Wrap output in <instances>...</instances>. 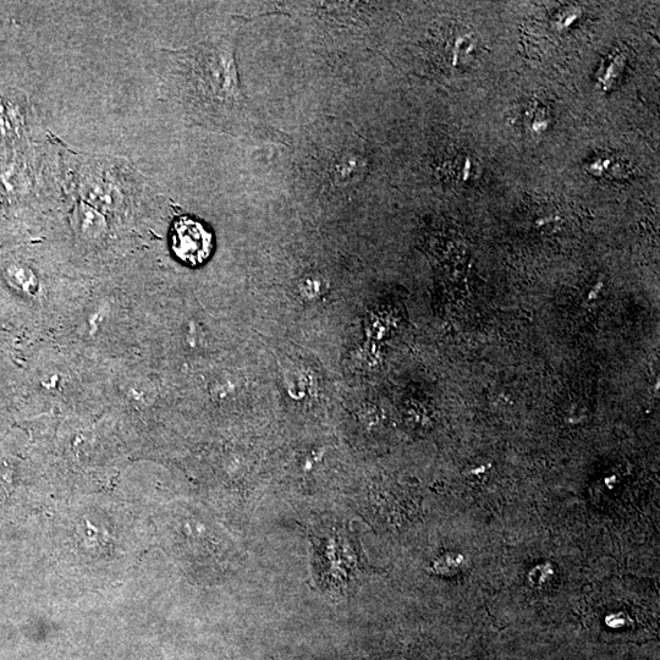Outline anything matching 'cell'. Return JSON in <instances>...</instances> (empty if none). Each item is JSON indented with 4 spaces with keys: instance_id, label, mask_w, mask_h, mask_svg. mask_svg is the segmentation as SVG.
I'll use <instances>...</instances> for the list:
<instances>
[{
    "instance_id": "6da1fadb",
    "label": "cell",
    "mask_w": 660,
    "mask_h": 660,
    "mask_svg": "<svg viewBox=\"0 0 660 660\" xmlns=\"http://www.w3.org/2000/svg\"><path fill=\"white\" fill-rule=\"evenodd\" d=\"M236 33L231 27L189 47L163 49L165 95L191 123L222 134L241 132L253 120L239 81Z\"/></svg>"
},
{
    "instance_id": "7a4b0ae2",
    "label": "cell",
    "mask_w": 660,
    "mask_h": 660,
    "mask_svg": "<svg viewBox=\"0 0 660 660\" xmlns=\"http://www.w3.org/2000/svg\"><path fill=\"white\" fill-rule=\"evenodd\" d=\"M117 168L103 159L85 161L76 176L77 192L82 202L97 211L108 214L119 211L125 205V189Z\"/></svg>"
},
{
    "instance_id": "3957f363",
    "label": "cell",
    "mask_w": 660,
    "mask_h": 660,
    "mask_svg": "<svg viewBox=\"0 0 660 660\" xmlns=\"http://www.w3.org/2000/svg\"><path fill=\"white\" fill-rule=\"evenodd\" d=\"M170 246L176 258L189 267H198L211 257L212 231L191 217H181L173 225Z\"/></svg>"
},
{
    "instance_id": "277c9868",
    "label": "cell",
    "mask_w": 660,
    "mask_h": 660,
    "mask_svg": "<svg viewBox=\"0 0 660 660\" xmlns=\"http://www.w3.org/2000/svg\"><path fill=\"white\" fill-rule=\"evenodd\" d=\"M26 130V108L24 99L4 93L0 95V139L15 141L24 136Z\"/></svg>"
},
{
    "instance_id": "5b68a950",
    "label": "cell",
    "mask_w": 660,
    "mask_h": 660,
    "mask_svg": "<svg viewBox=\"0 0 660 660\" xmlns=\"http://www.w3.org/2000/svg\"><path fill=\"white\" fill-rule=\"evenodd\" d=\"M73 224L76 234L88 241L102 239L108 228L104 214L82 201L75 207Z\"/></svg>"
}]
</instances>
